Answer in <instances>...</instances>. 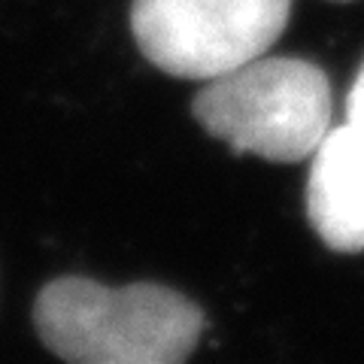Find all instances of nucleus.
<instances>
[{
    "label": "nucleus",
    "instance_id": "obj_1",
    "mask_svg": "<svg viewBox=\"0 0 364 364\" xmlns=\"http://www.w3.org/2000/svg\"><path fill=\"white\" fill-rule=\"evenodd\" d=\"M33 325L67 364H186L203 334V313L155 282L109 289L61 277L40 291Z\"/></svg>",
    "mask_w": 364,
    "mask_h": 364
},
{
    "label": "nucleus",
    "instance_id": "obj_2",
    "mask_svg": "<svg viewBox=\"0 0 364 364\" xmlns=\"http://www.w3.org/2000/svg\"><path fill=\"white\" fill-rule=\"evenodd\" d=\"M195 119L237 155L294 164L331 128V85L310 61L258 55L210 79L195 97Z\"/></svg>",
    "mask_w": 364,
    "mask_h": 364
},
{
    "label": "nucleus",
    "instance_id": "obj_3",
    "mask_svg": "<svg viewBox=\"0 0 364 364\" xmlns=\"http://www.w3.org/2000/svg\"><path fill=\"white\" fill-rule=\"evenodd\" d=\"M291 0H134V40L158 70L215 79L267 55L282 37Z\"/></svg>",
    "mask_w": 364,
    "mask_h": 364
},
{
    "label": "nucleus",
    "instance_id": "obj_4",
    "mask_svg": "<svg viewBox=\"0 0 364 364\" xmlns=\"http://www.w3.org/2000/svg\"><path fill=\"white\" fill-rule=\"evenodd\" d=\"M306 213L313 231L334 252H364V131L328 128L310 155Z\"/></svg>",
    "mask_w": 364,
    "mask_h": 364
},
{
    "label": "nucleus",
    "instance_id": "obj_5",
    "mask_svg": "<svg viewBox=\"0 0 364 364\" xmlns=\"http://www.w3.org/2000/svg\"><path fill=\"white\" fill-rule=\"evenodd\" d=\"M346 124L364 131V64H361V70H358L355 82L349 88V97H346Z\"/></svg>",
    "mask_w": 364,
    "mask_h": 364
},
{
    "label": "nucleus",
    "instance_id": "obj_6",
    "mask_svg": "<svg viewBox=\"0 0 364 364\" xmlns=\"http://www.w3.org/2000/svg\"><path fill=\"white\" fill-rule=\"evenodd\" d=\"M340 4H346V0H340Z\"/></svg>",
    "mask_w": 364,
    "mask_h": 364
}]
</instances>
